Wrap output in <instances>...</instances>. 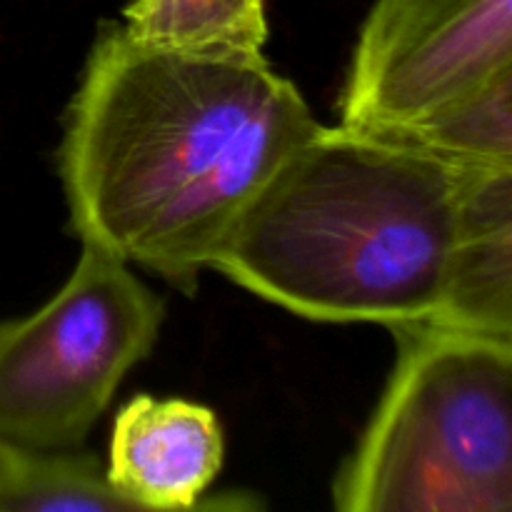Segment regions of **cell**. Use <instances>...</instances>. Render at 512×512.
I'll list each match as a JSON object with an SVG mask.
<instances>
[{
  "label": "cell",
  "instance_id": "ba28073f",
  "mask_svg": "<svg viewBox=\"0 0 512 512\" xmlns=\"http://www.w3.org/2000/svg\"><path fill=\"white\" fill-rule=\"evenodd\" d=\"M388 138L458 168H512V68Z\"/></svg>",
  "mask_w": 512,
  "mask_h": 512
},
{
  "label": "cell",
  "instance_id": "5b68a950",
  "mask_svg": "<svg viewBox=\"0 0 512 512\" xmlns=\"http://www.w3.org/2000/svg\"><path fill=\"white\" fill-rule=\"evenodd\" d=\"M512 68V0H378L340 95V125L390 133Z\"/></svg>",
  "mask_w": 512,
  "mask_h": 512
},
{
  "label": "cell",
  "instance_id": "8992f818",
  "mask_svg": "<svg viewBox=\"0 0 512 512\" xmlns=\"http://www.w3.org/2000/svg\"><path fill=\"white\" fill-rule=\"evenodd\" d=\"M225 458L223 428L210 408L138 395L115 418L108 480L138 512L205 508Z\"/></svg>",
  "mask_w": 512,
  "mask_h": 512
},
{
  "label": "cell",
  "instance_id": "3957f363",
  "mask_svg": "<svg viewBox=\"0 0 512 512\" xmlns=\"http://www.w3.org/2000/svg\"><path fill=\"white\" fill-rule=\"evenodd\" d=\"M398 360L333 483L340 512L512 510V340L393 325Z\"/></svg>",
  "mask_w": 512,
  "mask_h": 512
},
{
  "label": "cell",
  "instance_id": "9c48e42d",
  "mask_svg": "<svg viewBox=\"0 0 512 512\" xmlns=\"http://www.w3.org/2000/svg\"><path fill=\"white\" fill-rule=\"evenodd\" d=\"M123 28L143 43L200 53H263L265 0H133Z\"/></svg>",
  "mask_w": 512,
  "mask_h": 512
},
{
  "label": "cell",
  "instance_id": "30bf717a",
  "mask_svg": "<svg viewBox=\"0 0 512 512\" xmlns=\"http://www.w3.org/2000/svg\"><path fill=\"white\" fill-rule=\"evenodd\" d=\"M133 510L108 480L103 463L83 448L13 453L0 478V512Z\"/></svg>",
  "mask_w": 512,
  "mask_h": 512
},
{
  "label": "cell",
  "instance_id": "8fae6325",
  "mask_svg": "<svg viewBox=\"0 0 512 512\" xmlns=\"http://www.w3.org/2000/svg\"><path fill=\"white\" fill-rule=\"evenodd\" d=\"M10 458H13V450L0 448V478H3V473H5V470H8Z\"/></svg>",
  "mask_w": 512,
  "mask_h": 512
},
{
  "label": "cell",
  "instance_id": "277c9868",
  "mask_svg": "<svg viewBox=\"0 0 512 512\" xmlns=\"http://www.w3.org/2000/svg\"><path fill=\"white\" fill-rule=\"evenodd\" d=\"M165 303L133 265L83 243L63 288L0 320V448H83L125 375L153 353Z\"/></svg>",
  "mask_w": 512,
  "mask_h": 512
},
{
  "label": "cell",
  "instance_id": "7a4b0ae2",
  "mask_svg": "<svg viewBox=\"0 0 512 512\" xmlns=\"http://www.w3.org/2000/svg\"><path fill=\"white\" fill-rule=\"evenodd\" d=\"M460 168L320 125L275 170L210 270L315 323H423L458 240Z\"/></svg>",
  "mask_w": 512,
  "mask_h": 512
},
{
  "label": "cell",
  "instance_id": "52a82bcc",
  "mask_svg": "<svg viewBox=\"0 0 512 512\" xmlns=\"http://www.w3.org/2000/svg\"><path fill=\"white\" fill-rule=\"evenodd\" d=\"M425 323L512 340V168H460L458 240Z\"/></svg>",
  "mask_w": 512,
  "mask_h": 512
},
{
  "label": "cell",
  "instance_id": "6da1fadb",
  "mask_svg": "<svg viewBox=\"0 0 512 512\" xmlns=\"http://www.w3.org/2000/svg\"><path fill=\"white\" fill-rule=\"evenodd\" d=\"M318 128L263 53L160 48L105 23L58 150L70 228L195 295L255 195Z\"/></svg>",
  "mask_w": 512,
  "mask_h": 512
}]
</instances>
